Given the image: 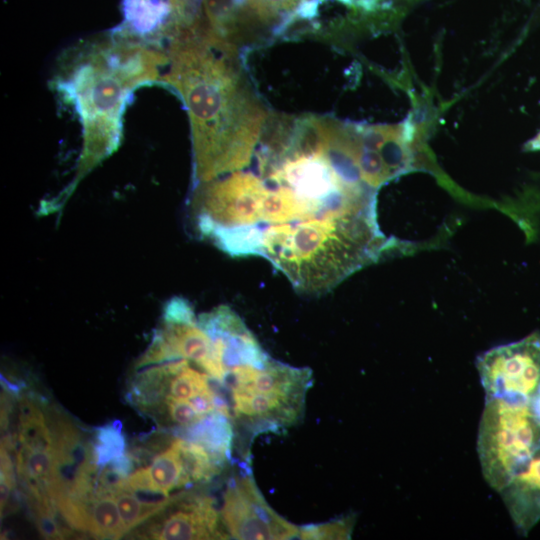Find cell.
I'll return each instance as SVG.
<instances>
[{
  "label": "cell",
  "instance_id": "1",
  "mask_svg": "<svg viewBox=\"0 0 540 540\" xmlns=\"http://www.w3.org/2000/svg\"><path fill=\"white\" fill-rule=\"evenodd\" d=\"M165 50L160 84L173 89L188 111L194 186L247 167L268 117L241 70L237 46L189 25Z\"/></svg>",
  "mask_w": 540,
  "mask_h": 540
},
{
  "label": "cell",
  "instance_id": "2",
  "mask_svg": "<svg viewBox=\"0 0 540 540\" xmlns=\"http://www.w3.org/2000/svg\"><path fill=\"white\" fill-rule=\"evenodd\" d=\"M166 64L164 46L119 29L85 40L63 53L51 84L74 108L83 134L76 177L65 197L118 148L124 112L134 91L161 83Z\"/></svg>",
  "mask_w": 540,
  "mask_h": 540
},
{
  "label": "cell",
  "instance_id": "3",
  "mask_svg": "<svg viewBox=\"0 0 540 540\" xmlns=\"http://www.w3.org/2000/svg\"><path fill=\"white\" fill-rule=\"evenodd\" d=\"M309 368L270 359L263 367H243L224 378L234 417L253 432H278L297 424L312 385Z\"/></svg>",
  "mask_w": 540,
  "mask_h": 540
},
{
  "label": "cell",
  "instance_id": "4",
  "mask_svg": "<svg viewBox=\"0 0 540 540\" xmlns=\"http://www.w3.org/2000/svg\"><path fill=\"white\" fill-rule=\"evenodd\" d=\"M540 446V396L531 401L486 398L477 452L488 485L499 492Z\"/></svg>",
  "mask_w": 540,
  "mask_h": 540
},
{
  "label": "cell",
  "instance_id": "5",
  "mask_svg": "<svg viewBox=\"0 0 540 540\" xmlns=\"http://www.w3.org/2000/svg\"><path fill=\"white\" fill-rule=\"evenodd\" d=\"M475 364L486 398L534 400L540 396V331L485 351Z\"/></svg>",
  "mask_w": 540,
  "mask_h": 540
},
{
  "label": "cell",
  "instance_id": "6",
  "mask_svg": "<svg viewBox=\"0 0 540 540\" xmlns=\"http://www.w3.org/2000/svg\"><path fill=\"white\" fill-rule=\"evenodd\" d=\"M47 421L53 441V470L47 493L58 497H85L95 492L100 468L93 453L92 440L66 415L49 409Z\"/></svg>",
  "mask_w": 540,
  "mask_h": 540
},
{
  "label": "cell",
  "instance_id": "7",
  "mask_svg": "<svg viewBox=\"0 0 540 540\" xmlns=\"http://www.w3.org/2000/svg\"><path fill=\"white\" fill-rule=\"evenodd\" d=\"M227 534L241 540H286L299 536L300 527L280 516L267 503L250 474L232 478L220 510Z\"/></svg>",
  "mask_w": 540,
  "mask_h": 540
},
{
  "label": "cell",
  "instance_id": "8",
  "mask_svg": "<svg viewBox=\"0 0 540 540\" xmlns=\"http://www.w3.org/2000/svg\"><path fill=\"white\" fill-rule=\"evenodd\" d=\"M144 530L146 538L159 540L224 539L220 514L211 496L182 491Z\"/></svg>",
  "mask_w": 540,
  "mask_h": 540
},
{
  "label": "cell",
  "instance_id": "9",
  "mask_svg": "<svg viewBox=\"0 0 540 540\" xmlns=\"http://www.w3.org/2000/svg\"><path fill=\"white\" fill-rule=\"evenodd\" d=\"M198 323L211 338L226 375L243 367H263L271 359L242 319L228 306L221 305L200 314Z\"/></svg>",
  "mask_w": 540,
  "mask_h": 540
},
{
  "label": "cell",
  "instance_id": "10",
  "mask_svg": "<svg viewBox=\"0 0 540 540\" xmlns=\"http://www.w3.org/2000/svg\"><path fill=\"white\" fill-rule=\"evenodd\" d=\"M519 534L540 521V446L498 492Z\"/></svg>",
  "mask_w": 540,
  "mask_h": 540
},
{
  "label": "cell",
  "instance_id": "11",
  "mask_svg": "<svg viewBox=\"0 0 540 540\" xmlns=\"http://www.w3.org/2000/svg\"><path fill=\"white\" fill-rule=\"evenodd\" d=\"M191 485L174 438L169 448L160 452L149 465L132 472L125 479L122 489L157 491L170 495L169 492L174 489Z\"/></svg>",
  "mask_w": 540,
  "mask_h": 540
},
{
  "label": "cell",
  "instance_id": "12",
  "mask_svg": "<svg viewBox=\"0 0 540 540\" xmlns=\"http://www.w3.org/2000/svg\"><path fill=\"white\" fill-rule=\"evenodd\" d=\"M82 531L101 539H119L128 532L111 494L83 497Z\"/></svg>",
  "mask_w": 540,
  "mask_h": 540
},
{
  "label": "cell",
  "instance_id": "13",
  "mask_svg": "<svg viewBox=\"0 0 540 540\" xmlns=\"http://www.w3.org/2000/svg\"><path fill=\"white\" fill-rule=\"evenodd\" d=\"M231 417L214 411L197 424L178 429V437L200 444L217 458L228 462L233 442Z\"/></svg>",
  "mask_w": 540,
  "mask_h": 540
},
{
  "label": "cell",
  "instance_id": "14",
  "mask_svg": "<svg viewBox=\"0 0 540 540\" xmlns=\"http://www.w3.org/2000/svg\"><path fill=\"white\" fill-rule=\"evenodd\" d=\"M92 443L95 462L101 469L126 453V440L122 432V423L115 420L96 428Z\"/></svg>",
  "mask_w": 540,
  "mask_h": 540
},
{
  "label": "cell",
  "instance_id": "15",
  "mask_svg": "<svg viewBox=\"0 0 540 540\" xmlns=\"http://www.w3.org/2000/svg\"><path fill=\"white\" fill-rule=\"evenodd\" d=\"M120 516L128 532L150 517L165 509L164 505H154L141 501L130 491L121 489L112 494Z\"/></svg>",
  "mask_w": 540,
  "mask_h": 540
},
{
  "label": "cell",
  "instance_id": "16",
  "mask_svg": "<svg viewBox=\"0 0 540 540\" xmlns=\"http://www.w3.org/2000/svg\"><path fill=\"white\" fill-rule=\"evenodd\" d=\"M355 522L356 515L349 514L326 523L303 526L300 527L298 538L305 540L350 539Z\"/></svg>",
  "mask_w": 540,
  "mask_h": 540
},
{
  "label": "cell",
  "instance_id": "17",
  "mask_svg": "<svg viewBox=\"0 0 540 540\" xmlns=\"http://www.w3.org/2000/svg\"><path fill=\"white\" fill-rule=\"evenodd\" d=\"M159 409L177 430L191 427L205 418L195 411L190 400L165 398Z\"/></svg>",
  "mask_w": 540,
  "mask_h": 540
},
{
  "label": "cell",
  "instance_id": "18",
  "mask_svg": "<svg viewBox=\"0 0 540 540\" xmlns=\"http://www.w3.org/2000/svg\"><path fill=\"white\" fill-rule=\"evenodd\" d=\"M1 482H0V495H1V513H3L4 508L6 507L9 498L11 496L12 490L16 486L14 472H13V462L12 458L8 452V448L1 445Z\"/></svg>",
  "mask_w": 540,
  "mask_h": 540
},
{
  "label": "cell",
  "instance_id": "19",
  "mask_svg": "<svg viewBox=\"0 0 540 540\" xmlns=\"http://www.w3.org/2000/svg\"><path fill=\"white\" fill-rule=\"evenodd\" d=\"M528 150H540V133L527 144Z\"/></svg>",
  "mask_w": 540,
  "mask_h": 540
}]
</instances>
